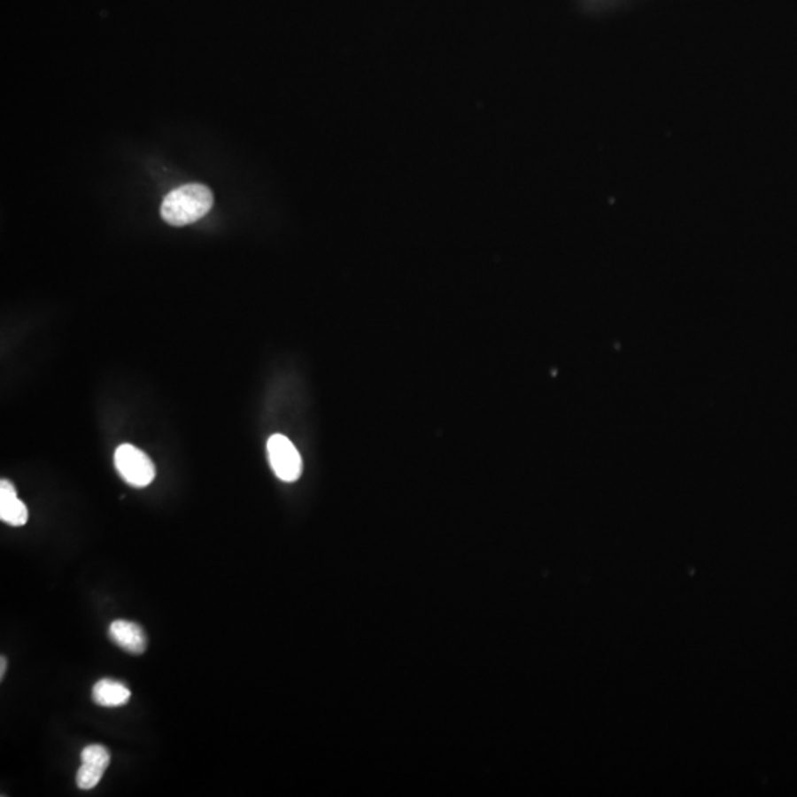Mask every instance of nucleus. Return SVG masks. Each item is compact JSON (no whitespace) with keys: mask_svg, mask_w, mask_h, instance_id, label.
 Returning a JSON list of instances; mask_svg holds the SVG:
<instances>
[{"mask_svg":"<svg viewBox=\"0 0 797 797\" xmlns=\"http://www.w3.org/2000/svg\"><path fill=\"white\" fill-rule=\"evenodd\" d=\"M212 207V190L201 183H188L167 194L161 204V216L168 225H190L203 219Z\"/></svg>","mask_w":797,"mask_h":797,"instance_id":"f257e3e1","label":"nucleus"},{"mask_svg":"<svg viewBox=\"0 0 797 797\" xmlns=\"http://www.w3.org/2000/svg\"><path fill=\"white\" fill-rule=\"evenodd\" d=\"M114 464L121 478L130 486H150L155 478V467L150 456L128 443L117 447Z\"/></svg>","mask_w":797,"mask_h":797,"instance_id":"f03ea898","label":"nucleus"},{"mask_svg":"<svg viewBox=\"0 0 797 797\" xmlns=\"http://www.w3.org/2000/svg\"><path fill=\"white\" fill-rule=\"evenodd\" d=\"M267 456L275 476L282 482H296L301 476L303 460L296 446L282 434H274L267 440Z\"/></svg>","mask_w":797,"mask_h":797,"instance_id":"7ed1b4c3","label":"nucleus"},{"mask_svg":"<svg viewBox=\"0 0 797 797\" xmlns=\"http://www.w3.org/2000/svg\"><path fill=\"white\" fill-rule=\"evenodd\" d=\"M110 752L101 744H90L81 752V765H80L75 781L81 790H92L101 781L102 775L110 766Z\"/></svg>","mask_w":797,"mask_h":797,"instance_id":"20e7f679","label":"nucleus"},{"mask_svg":"<svg viewBox=\"0 0 797 797\" xmlns=\"http://www.w3.org/2000/svg\"><path fill=\"white\" fill-rule=\"evenodd\" d=\"M111 641L117 644L121 650L132 653V654H142L146 650L145 632L143 629L137 623L128 622V620H115L110 626Z\"/></svg>","mask_w":797,"mask_h":797,"instance_id":"39448f33","label":"nucleus"},{"mask_svg":"<svg viewBox=\"0 0 797 797\" xmlns=\"http://www.w3.org/2000/svg\"><path fill=\"white\" fill-rule=\"evenodd\" d=\"M0 518L9 526L19 527L28 520V509L17 496V491L9 480L0 482Z\"/></svg>","mask_w":797,"mask_h":797,"instance_id":"423d86ee","label":"nucleus"},{"mask_svg":"<svg viewBox=\"0 0 797 797\" xmlns=\"http://www.w3.org/2000/svg\"><path fill=\"white\" fill-rule=\"evenodd\" d=\"M130 690L114 679H101L93 686L92 699L102 708H120L130 700Z\"/></svg>","mask_w":797,"mask_h":797,"instance_id":"0eeeda50","label":"nucleus"},{"mask_svg":"<svg viewBox=\"0 0 797 797\" xmlns=\"http://www.w3.org/2000/svg\"><path fill=\"white\" fill-rule=\"evenodd\" d=\"M0 666H2V668H0V677H4V669H6V666H8V663H6V659H4V657H2V660H0Z\"/></svg>","mask_w":797,"mask_h":797,"instance_id":"6e6552de","label":"nucleus"}]
</instances>
